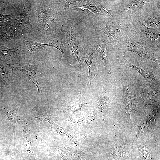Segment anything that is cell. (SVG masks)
Returning <instances> with one entry per match:
<instances>
[{"label":"cell","instance_id":"obj_11","mask_svg":"<svg viewBox=\"0 0 160 160\" xmlns=\"http://www.w3.org/2000/svg\"><path fill=\"white\" fill-rule=\"evenodd\" d=\"M25 50L11 49L2 45H0V60L11 65L20 62L22 59Z\"/></svg>","mask_w":160,"mask_h":160},{"label":"cell","instance_id":"obj_29","mask_svg":"<svg viewBox=\"0 0 160 160\" xmlns=\"http://www.w3.org/2000/svg\"><path fill=\"white\" fill-rule=\"evenodd\" d=\"M64 7L65 9L70 10H74L87 14H93V13H92V12L90 11L89 10L87 9L82 8L71 6H64Z\"/></svg>","mask_w":160,"mask_h":160},{"label":"cell","instance_id":"obj_16","mask_svg":"<svg viewBox=\"0 0 160 160\" xmlns=\"http://www.w3.org/2000/svg\"><path fill=\"white\" fill-rule=\"evenodd\" d=\"M14 67L0 60V82L5 86H10L15 79V74L13 71Z\"/></svg>","mask_w":160,"mask_h":160},{"label":"cell","instance_id":"obj_6","mask_svg":"<svg viewBox=\"0 0 160 160\" xmlns=\"http://www.w3.org/2000/svg\"><path fill=\"white\" fill-rule=\"evenodd\" d=\"M82 53L83 62L87 65L89 70L88 80L90 84L98 73V67L96 55L92 49L86 47L82 49Z\"/></svg>","mask_w":160,"mask_h":160},{"label":"cell","instance_id":"obj_12","mask_svg":"<svg viewBox=\"0 0 160 160\" xmlns=\"http://www.w3.org/2000/svg\"><path fill=\"white\" fill-rule=\"evenodd\" d=\"M47 144L56 152L57 160H81L87 155L84 152L74 151L69 147H59Z\"/></svg>","mask_w":160,"mask_h":160},{"label":"cell","instance_id":"obj_21","mask_svg":"<svg viewBox=\"0 0 160 160\" xmlns=\"http://www.w3.org/2000/svg\"><path fill=\"white\" fill-rule=\"evenodd\" d=\"M57 21L53 13L51 11L44 22L41 31L46 34H51L56 28Z\"/></svg>","mask_w":160,"mask_h":160},{"label":"cell","instance_id":"obj_28","mask_svg":"<svg viewBox=\"0 0 160 160\" xmlns=\"http://www.w3.org/2000/svg\"><path fill=\"white\" fill-rule=\"evenodd\" d=\"M87 104V103H71L67 106L63 112V113L68 111H72L74 113L78 111L81 110L82 106Z\"/></svg>","mask_w":160,"mask_h":160},{"label":"cell","instance_id":"obj_5","mask_svg":"<svg viewBox=\"0 0 160 160\" xmlns=\"http://www.w3.org/2000/svg\"><path fill=\"white\" fill-rule=\"evenodd\" d=\"M63 31L66 34L68 44L76 63L79 67H82V65L80 56L81 48L75 35L70 21L66 23L63 28Z\"/></svg>","mask_w":160,"mask_h":160},{"label":"cell","instance_id":"obj_4","mask_svg":"<svg viewBox=\"0 0 160 160\" xmlns=\"http://www.w3.org/2000/svg\"><path fill=\"white\" fill-rule=\"evenodd\" d=\"M41 62L40 59L38 58L31 62L23 63H15L13 65L14 67L21 71L36 85L39 93L42 92V91L38 82L37 71Z\"/></svg>","mask_w":160,"mask_h":160},{"label":"cell","instance_id":"obj_30","mask_svg":"<svg viewBox=\"0 0 160 160\" xmlns=\"http://www.w3.org/2000/svg\"><path fill=\"white\" fill-rule=\"evenodd\" d=\"M141 151L142 155L143 158L146 160H148L150 159V155L145 146H142Z\"/></svg>","mask_w":160,"mask_h":160},{"label":"cell","instance_id":"obj_24","mask_svg":"<svg viewBox=\"0 0 160 160\" xmlns=\"http://www.w3.org/2000/svg\"><path fill=\"white\" fill-rule=\"evenodd\" d=\"M25 44L27 47V53H30L46 47H51V43L44 44L33 41L31 40H23Z\"/></svg>","mask_w":160,"mask_h":160},{"label":"cell","instance_id":"obj_26","mask_svg":"<svg viewBox=\"0 0 160 160\" xmlns=\"http://www.w3.org/2000/svg\"><path fill=\"white\" fill-rule=\"evenodd\" d=\"M143 20L148 26L153 28H160V17L159 15H156L154 14H151L144 17Z\"/></svg>","mask_w":160,"mask_h":160},{"label":"cell","instance_id":"obj_3","mask_svg":"<svg viewBox=\"0 0 160 160\" xmlns=\"http://www.w3.org/2000/svg\"><path fill=\"white\" fill-rule=\"evenodd\" d=\"M123 93L122 96L124 112L125 115L130 118L131 113L136 110L137 105V101L135 90L132 86L128 83L122 84Z\"/></svg>","mask_w":160,"mask_h":160},{"label":"cell","instance_id":"obj_32","mask_svg":"<svg viewBox=\"0 0 160 160\" xmlns=\"http://www.w3.org/2000/svg\"><path fill=\"white\" fill-rule=\"evenodd\" d=\"M0 160H2L1 158L0 157Z\"/></svg>","mask_w":160,"mask_h":160},{"label":"cell","instance_id":"obj_14","mask_svg":"<svg viewBox=\"0 0 160 160\" xmlns=\"http://www.w3.org/2000/svg\"><path fill=\"white\" fill-rule=\"evenodd\" d=\"M140 97L146 104L151 106H156L159 103V88L146 89L139 88Z\"/></svg>","mask_w":160,"mask_h":160},{"label":"cell","instance_id":"obj_31","mask_svg":"<svg viewBox=\"0 0 160 160\" xmlns=\"http://www.w3.org/2000/svg\"><path fill=\"white\" fill-rule=\"evenodd\" d=\"M21 157L23 159V160H25L24 159V158L23 157V156H21Z\"/></svg>","mask_w":160,"mask_h":160},{"label":"cell","instance_id":"obj_9","mask_svg":"<svg viewBox=\"0 0 160 160\" xmlns=\"http://www.w3.org/2000/svg\"><path fill=\"white\" fill-rule=\"evenodd\" d=\"M7 1H0V35L7 31L20 13L18 9L6 13L5 5Z\"/></svg>","mask_w":160,"mask_h":160},{"label":"cell","instance_id":"obj_20","mask_svg":"<svg viewBox=\"0 0 160 160\" xmlns=\"http://www.w3.org/2000/svg\"><path fill=\"white\" fill-rule=\"evenodd\" d=\"M36 27L39 31H41L45 20L51 11L49 7L40 6L37 9Z\"/></svg>","mask_w":160,"mask_h":160},{"label":"cell","instance_id":"obj_10","mask_svg":"<svg viewBox=\"0 0 160 160\" xmlns=\"http://www.w3.org/2000/svg\"><path fill=\"white\" fill-rule=\"evenodd\" d=\"M121 61L123 65L133 68L139 73L144 78L148 86H153L157 82V74L155 69L137 66L132 63L124 57L121 58Z\"/></svg>","mask_w":160,"mask_h":160},{"label":"cell","instance_id":"obj_25","mask_svg":"<svg viewBox=\"0 0 160 160\" xmlns=\"http://www.w3.org/2000/svg\"><path fill=\"white\" fill-rule=\"evenodd\" d=\"M144 0H132L129 1L127 5L126 8L129 10L137 12L142 10L146 4Z\"/></svg>","mask_w":160,"mask_h":160},{"label":"cell","instance_id":"obj_7","mask_svg":"<svg viewBox=\"0 0 160 160\" xmlns=\"http://www.w3.org/2000/svg\"><path fill=\"white\" fill-rule=\"evenodd\" d=\"M124 27L118 21L103 23L97 28V30L103 32L107 35L111 41H117L121 38Z\"/></svg>","mask_w":160,"mask_h":160},{"label":"cell","instance_id":"obj_1","mask_svg":"<svg viewBox=\"0 0 160 160\" xmlns=\"http://www.w3.org/2000/svg\"><path fill=\"white\" fill-rule=\"evenodd\" d=\"M34 8L31 2L28 0L24 1L22 11L15 20L10 28L0 35V44L8 43L31 31L32 26L30 24L29 18Z\"/></svg>","mask_w":160,"mask_h":160},{"label":"cell","instance_id":"obj_8","mask_svg":"<svg viewBox=\"0 0 160 160\" xmlns=\"http://www.w3.org/2000/svg\"><path fill=\"white\" fill-rule=\"evenodd\" d=\"M122 47L125 51L133 52L141 58L152 60L160 65V61L154 56L132 40L127 38L122 41Z\"/></svg>","mask_w":160,"mask_h":160},{"label":"cell","instance_id":"obj_23","mask_svg":"<svg viewBox=\"0 0 160 160\" xmlns=\"http://www.w3.org/2000/svg\"><path fill=\"white\" fill-rule=\"evenodd\" d=\"M111 101V98L105 95L98 97L96 101V108L99 112H105L109 108Z\"/></svg>","mask_w":160,"mask_h":160},{"label":"cell","instance_id":"obj_17","mask_svg":"<svg viewBox=\"0 0 160 160\" xmlns=\"http://www.w3.org/2000/svg\"><path fill=\"white\" fill-rule=\"evenodd\" d=\"M39 116H34V117L40 120L49 122L51 126V131L52 133L56 132L61 135H64L68 137L71 141L74 142L73 137L65 129L57 124L53 121L48 116L46 111H41Z\"/></svg>","mask_w":160,"mask_h":160},{"label":"cell","instance_id":"obj_19","mask_svg":"<svg viewBox=\"0 0 160 160\" xmlns=\"http://www.w3.org/2000/svg\"><path fill=\"white\" fill-rule=\"evenodd\" d=\"M0 111L4 113L7 116L11 124L14 137V148H15L16 143V137L15 130V125L16 122L20 120V116L15 110H9L4 108H0Z\"/></svg>","mask_w":160,"mask_h":160},{"label":"cell","instance_id":"obj_15","mask_svg":"<svg viewBox=\"0 0 160 160\" xmlns=\"http://www.w3.org/2000/svg\"><path fill=\"white\" fill-rule=\"evenodd\" d=\"M94 47L100 56L107 73L111 74L110 48L108 43L104 40H101L95 44Z\"/></svg>","mask_w":160,"mask_h":160},{"label":"cell","instance_id":"obj_13","mask_svg":"<svg viewBox=\"0 0 160 160\" xmlns=\"http://www.w3.org/2000/svg\"><path fill=\"white\" fill-rule=\"evenodd\" d=\"M139 27L144 40L153 48L157 47L160 42L159 30L149 28L141 23L139 24Z\"/></svg>","mask_w":160,"mask_h":160},{"label":"cell","instance_id":"obj_27","mask_svg":"<svg viewBox=\"0 0 160 160\" xmlns=\"http://www.w3.org/2000/svg\"><path fill=\"white\" fill-rule=\"evenodd\" d=\"M52 42H51V47L55 48L58 49L63 56L65 53L63 49V44L61 38L58 34H55L52 39Z\"/></svg>","mask_w":160,"mask_h":160},{"label":"cell","instance_id":"obj_2","mask_svg":"<svg viewBox=\"0 0 160 160\" xmlns=\"http://www.w3.org/2000/svg\"><path fill=\"white\" fill-rule=\"evenodd\" d=\"M65 6H71L82 8L92 11L97 15H113L118 11L107 9L100 3L94 0L68 1Z\"/></svg>","mask_w":160,"mask_h":160},{"label":"cell","instance_id":"obj_18","mask_svg":"<svg viewBox=\"0 0 160 160\" xmlns=\"http://www.w3.org/2000/svg\"><path fill=\"white\" fill-rule=\"evenodd\" d=\"M23 141L25 150L31 158H34V154L30 133L29 126L26 123L23 129Z\"/></svg>","mask_w":160,"mask_h":160},{"label":"cell","instance_id":"obj_22","mask_svg":"<svg viewBox=\"0 0 160 160\" xmlns=\"http://www.w3.org/2000/svg\"><path fill=\"white\" fill-rule=\"evenodd\" d=\"M125 147L124 137L121 135H120L117 141L113 146L112 153L113 158H117L118 160H121L124 156Z\"/></svg>","mask_w":160,"mask_h":160}]
</instances>
